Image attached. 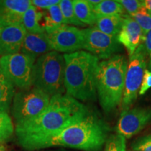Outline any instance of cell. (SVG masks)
<instances>
[{
    "label": "cell",
    "instance_id": "1",
    "mask_svg": "<svg viewBox=\"0 0 151 151\" xmlns=\"http://www.w3.org/2000/svg\"><path fill=\"white\" fill-rule=\"evenodd\" d=\"M109 130L108 124L90 109L81 118L53 134L18 143L22 148L29 151L55 147L98 151L106 143Z\"/></svg>",
    "mask_w": 151,
    "mask_h": 151
},
{
    "label": "cell",
    "instance_id": "2",
    "mask_svg": "<svg viewBox=\"0 0 151 151\" xmlns=\"http://www.w3.org/2000/svg\"><path fill=\"white\" fill-rule=\"evenodd\" d=\"M89 110L86 105L67 94L52 96L48 105L40 114L15 125L18 142L53 134Z\"/></svg>",
    "mask_w": 151,
    "mask_h": 151
},
{
    "label": "cell",
    "instance_id": "3",
    "mask_svg": "<svg viewBox=\"0 0 151 151\" xmlns=\"http://www.w3.org/2000/svg\"><path fill=\"white\" fill-rule=\"evenodd\" d=\"M64 58L66 94L81 102L95 101L99 58L83 50L64 54Z\"/></svg>",
    "mask_w": 151,
    "mask_h": 151
},
{
    "label": "cell",
    "instance_id": "4",
    "mask_svg": "<svg viewBox=\"0 0 151 151\" xmlns=\"http://www.w3.org/2000/svg\"><path fill=\"white\" fill-rule=\"evenodd\" d=\"M127 65V58L121 54L99 62L96 77L97 95L106 113L121 104Z\"/></svg>",
    "mask_w": 151,
    "mask_h": 151
},
{
    "label": "cell",
    "instance_id": "5",
    "mask_svg": "<svg viewBox=\"0 0 151 151\" xmlns=\"http://www.w3.org/2000/svg\"><path fill=\"white\" fill-rule=\"evenodd\" d=\"M64 55L55 50L39 57L33 67L32 84L50 97L66 94Z\"/></svg>",
    "mask_w": 151,
    "mask_h": 151
},
{
    "label": "cell",
    "instance_id": "6",
    "mask_svg": "<svg viewBox=\"0 0 151 151\" xmlns=\"http://www.w3.org/2000/svg\"><path fill=\"white\" fill-rule=\"evenodd\" d=\"M148 67V56L143 43L137 48L129 57L126 71L123 96L120 109L121 111L129 110L137 99L144 71Z\"/></svg>",
    "mask_w": 151,
    "mask_h": 151
},
{
    "label": "cell",
    "instance_id": "7",
    "mask_svg": "<svg viewBox=\"0 0 151 151\" xmlns=\"http://www.w3.org/2000/svg\"><path fill=\"white\" fill-rule=\"evenodd\" d=\"M50 100L48 94L33 86L18 90L15 93L11 108L15 124L35 118L46 108Z\"/></svg>",
    "mask_w": 151,
    "mask_h": 151
},
{
    "label": "cell",
    "instance_id": "8",
    "mask_svg": "<svg viewBox=\"0 0 151 151\" xmlns=\"http://www.w3.org/2000/svg\"><path fill=\"white\" fill-rule=\"evenodd\" d=\"M35 60L29 56L17 53L0 58V74L19 90L32 86L33 67Z\"/></svg>",
    "mask_w": 151,
    "mask_h": 151
},
{
    "label": "cell",
    "instance_id": "9",
    "mask_svg": "<svg viewBox=\"0 0 151 151\" xmlns=\"http://www.w3.org/2000/svg\"><path fill=\"white\" fill-rule=\"evenodd\" d=\"M84 34L83 50L99 59L107 60L122 50L117 37L99 31L94 26L83 29Z\"/></svg>",
    "mask_w": 151,
    "mask_h": 151
},
{
    "label": "cell",
    "instance_id": "10",
    "mask_svg": "<svg viewBox=\"0 0 151 151\" xmlns=\"http://www.w3.org/2000/svg\"><path fill=\"white\" fill-rule=\"evenodd\" d=\"M47 35L52 50L56 52L71 53L83 48V32L77 27L62 24Z\"/></svg>",
    "mask_w": 151,
    "mask_h": 151
},
{
    "label": "cell",
    "instance_id": "11",
    "mask_svg": "<svg viewBox=\"0 0 151 151\" xmlns=\"http://www.w3.org/2000/svg\"><path fill=\"white\" fill-rule=\"evenodd\" d=\"M151 123V106L138 107L121 113L116 127L117 134L129 139Z\"/></svg>",
    "mask_w": 151,
    "mask_h": 151
},
{
    "label": "cell",
    "instance_id": "12",
    "mask_svg": "<svg viewBox=\"0 0 151 151\" xmlns=\"http://www.w3.org/2000/svg\"><path fill=\"white\" fill-rule=\"evenodd\" d=\"M27 31L22 24L3 26L0 35V58L20 53Z\"/></svg>",
    "mask_w": 151,
    "mask_h": 151
},
{
    "label": "cell",
    "instance_id": "13",
    "mask_svg": "<svg viewBox=\"0 0 151 151\" xmlns=\"http://www.w3.org/2000/svg\"><path fill=\"white\" fill-rule=\"evenodd\" d=\"M117 39L130 57L141 43H144L145 35L137 22L129 15L124 14L123 24Z\"/></svg>",
    "mask_w": 151,
    "mask_h": 151
},
{
    "label": "cell",
    "instance_id": "14",
    "mask_svg": "<svg viewBox=\"0 0 151 151\" xmlns=\"http://www.w3.org/2000/svg\"><path fill=\"white\" fill-rule=\"evenodd\" d=\"M29 0H0V23L3 26L21 24L29 6Z\"/></svg>",
    "mask_w": 151,
    "mask_h": 151
},
{
    "label": "cell",
    "instance_id": "15",
    "mask_svg": "<svg viewBox=\"0 0 151 151\" xmlns=\"http://www.w3.org/2000/svg\"><path fill=\"white\" fill-rule=\"evenodd\" d=\"M52 50L51 45L46 32L37 34L27 32L20 52L36 61L39 57Z\"/></svg>",
    "mask_w": 151,
    "mask_h": 151
},
{
    "label": "cell",
    "instance_id": "16",
    "mask_svg": "<svg viewBox=\"0 0 151 151\" xmlns=\"http://www.w3.org/2000/svg\"><path fill=\"white\" fill-rule=\"evenodd\" d=\"M124 15L103 16L97 19L94 27L103 33L117 37L122 29Z\"/></svg>",
    "mask_w": 151,
    "mask_h": 151
},
{
    "label": "cell",
    "instance_id": "17",
    "mask_svg": "<svg viewBox=\"0 0 151 151\" xmlns=\"http://www.w3.org/2000/svg\"><path fill=\"white\" fill-rule=\"evenodd\" d=\"M43 18V12L38 10L33 5H30L22 17V24L27 33L37 34L43 32L44 29L40 21Z\"/></svg>",
    "mask_w": 151,
    "mask_h": 151
},
{
    "label": "cell",
    "instance_id": "18",
    "mask_svg": "<svg viewBox=\"0 0 151 151\" xmlns=\"http://www.w3.org/2000/svg\"><path fill=\"white\" fill-rule=\"evenodd\" d=\"M73 8L76 16L79 21L85 25L93 27L97 22V16L94 14L93 6L88 0H73Z\"/></svg>",
    "mask_w": 151,
    "mask_h": 151
},
{
    "label": "cell",
    "instance_id": "19",
    "mask_svg": "<svg viewBox=\"0 0 151 151\" xmlns=\"http://www.w3.org/2000/svg\"><path fill=\"white\" fill-rule=\"evenodd\" d=\"M42 18L44 20L42 27L46 33L50 32L62 24H66L59 4L43 11Z\"/></svg>",
    "mask_w": 151,
    "mask_h": 151
},
{
    "label": "cell",
    "instance_id": "20",
    "mask_svg": "<svg viewBox=\"0 0 151 151\" xmlns=\"http://www.w3.org/2000/svg\"><path fill=\"white\" fill-rule=\"evenodd\" d=\"M16 88L14 85L0 74V111L9 113L14 99Z\"/></svg>",
    "mask_w": 151,
    "mask_h": 151
},
{
    "label": "cell",
    "instance_id": "21",
    "mask_svg": "<svg viewBox=\"0 0 151 151\" xmlns=\"http://www.w3.org/2000/svg\"><path fill=\"white\" fill-rule=\"evenodd\" d=\"M93 10L97 18L108 16H123L125 14L122 5L118 1L113 0H101L99 4L93 7Z\"/></svg>",
    "mask_w": 151,
    "mask_h": 151
},
{
    "label": "cell",
    "instance_id": "22",
    "mask_svg": "<svg viewBox=\"0 0 151 151\" xmlns=\"http://www.w3.org/2000/svg\"><path fill=\"white\" fill-rule=\"evenodd\" d=\"M15 134V126L9 113L0 111V144L8 142Z\"/></svg>",
    "mask_w": 151,
    "mask_h": 151
},
{
    "label": "cell",
    "instance_id": "23",
    "mask_svg": "<svg viewBox=\"0 0 151 151\" xmlns=\"http://www.w3.org/2000/svg\"><path fill=\"white\" fill-rule=\"evenodd\" d=\"M60 8L61 9L62 16L65 20V24L67 25L74 26V27H84V24L79 21L76 16L73 2L71 0H61L59 3Z\"/></svg>",
    "mask_w": 151,
    "mask_h": 151
},
{
    "label": "cell",
    "instance_id": "24",
    "mask_svg": "<svg viewBox=\"0 0 151 151\" xmlns=\"http://www.w3.org/2000/svg\"><path fill=\"white\" fill-rule=\"evenodd\" d=\"M130 16L140 26L145 36L151 31V15L144 7L141 8L135 14L130 15Z\"/></svg>",
    "mask_w": 151,
    "mask_h": 151
},
{
    "label": "cell",
    "instance_id": "25",
    "mask_svg": "<svg viewBox=\"0 0 151 151\" xmlns=\"http://www.w3.org/2000/svg\"><path fill=\"white\" fill-rule=\"evenodd\" d=\"M105 144L104 151H126V139L118 134L110 136Z\"/></svg>",
    "mask_w": 151,
    "mask_h": 151
},
{
    "label": "cell",
    "instance_id": "26",
    "mask_svg": "<svg viewBox=\"0 0 151 151\" xmlns=\"http://www.w3.org/2000/svg\"><path fill=\"white\" fill-rule=\"evenodd\" d=\"M133 151H151V134L143 136L132 144Z\"/></svg>",
    "mask_w": 151,
    "mask_h": 151
},
{
    "label": "cell",
    "instance_id": "27",
    "mask_svg": "<svg viewBox=\"0 0 151 151\" xmlns=\"http://www.w3.org/2000/svg\"><path fill=\"white\" fill-rule=\"evenodd\" d=\"M118 1L123 7L124 11L129 14V16L135 14L141 8L143 7V1L139 0H120Z\"/></svg>",
    "mask_w": 151,
    "mask_h": 151
},
{
    "label": "cell",
    "instance_id": "28",
    "mask_svg": "<svg viewBox=\"0 0 151 151\" xmlns=\"http://www.w3.org/2000/svg\"><path fill=\"white\" fill-rule=\"evenodd\" d=\"M59 0H32L31 4L33 5L38 10L46 11L52 6L58 4Z\"/></svg>",
    "mask_w": 151,
    "mask_h": 151
},
{
    "label": "cell",
    "instance_id": "29",
    "mask_svg": "<svg viewBox=\"0 0 151 151\" xmlns=\"http://www.w3.org/2000/svg\"><path fill=\"white\" fill-rule=\"evenodd\" d=\"M150 88H151V71H149L148 69H146L144 71V74H143L142 83H141L139 94L140 95H143Z\"/></svg>",
    "mask_w": 151,
    "mask_h": 151
},
{
    "label": "cell",
    "instance_id": "30",
    "mask_svg": "<svg viewBox=\"0 0 151 151\" xmlns=\"http://www.w3.org/2000/svg\"><path fill=\"white\" fill-rule=\"evenodd\" d=\"M147 56H148V69L151 71V31L145 36L144 43Z\"/></svg>",
    "mask_w": 151,
    "mask_h": 151
},
{
    "label": "cell",
    "instance_id": "31",
    "mask_svg": "<svg viewBox=\"0 0 151 151\" xmlns=\"http://www.w3.org/2000/svg\"><path fill=\"white\" fill-rule=\"evenodd\" d=\"M143 7L151 15V0H143Z\"/></svg>",
    "mask_w": 151,
    "mask_h": 151
},
{
    "label": "cell",
    "instance_id": "32",
    "mask_svg": "<svg viewBox=\"0 0 151 151\" xmlns=\"http://www.w3.org/2000/svg\"><path fill=\"white\" fill-rule=\"evenodd\" d=\"M35 151H69L65 149V148H59V147H55V148H49L41 149V150H38Z\"/></svg>",
    "mask_w": 151,
    "mask_h": 151
},
{
    "label": "cell",
    "instance_id": "33",
    "mask_svg": "<svg viewBox=\"0 0 151 151\" xmlns=\"http://www.w3.org/2000/svg\"><path fill=\"white\" fill-rule=\"evenodd\" d=\"M88 1H89L90 4L94 7L97 4H99L101 1V0H88Z\"/></svg>",
    "mask_w": 151,
    "mask_h": 151
},
{
    "label": "cell",
    "instance_id": "34",
    "mask_svg": "<svg viewBox=\"0 0 151 151\" xmlns=\"http://www.w3.org/2000/svg\"><path fill=\"white\" fill-rule=\"evenodd\" d=\"M7 147L4 144H0V151H6Z\"/></svg>",
    "mask_w": 151,
    "mask_h": 151
},
{
    "label": "cell",
    "instance_id": "35",
    "mask_svg": "<svg viewBox=\"0 0 151 151\" xmlns=\"http://www.w3.org/2000/svg\"><path fill=\"white\" fill-rule=\"evenodd\" d=\"M2 29H3V25L0 23V35H1V31H2Z\"/></svg>",
    "mask_w": 151,
    "mask_h": 151
}]
</instances>
